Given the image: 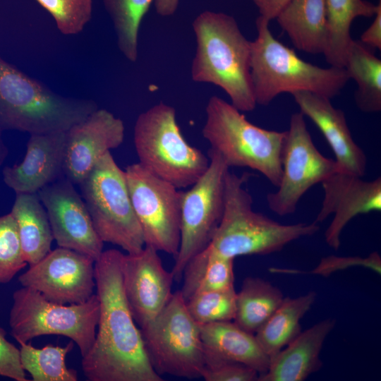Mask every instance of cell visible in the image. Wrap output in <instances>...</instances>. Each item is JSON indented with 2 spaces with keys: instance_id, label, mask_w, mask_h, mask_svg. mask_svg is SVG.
Returning <instances> with one entry per match:
<instances>
[{
  "instance_id": "1",
  "label": "cell",
  "mask_w": 381,
  "mask_h": 381,
  "mask_svg": "<svg viewBox=\"0 0 381 381\" xmlns=\"http://www.w3.org/2000/svg\"><path fill=\"white\" fill-rule=\"evenodd\" d=\"M123 254L117 249L103 250L95 262L99 315L94 343L82 357V369L89 381H162L150 362L124 294Z\"/></svg>"
},
{
  "instance_id": "2",
  "label": "cell",
  "mask_w": 381,
  "mask_h": 381,
  "mask_svg": "<svg viewBox=\"0 0 381 381\" xmlns=\"http://www.w3.org/2000/svg\"><path fill=\"white\" fill-rule=\"evenodd\" d=\"M193 28L196 49L192 79L222 88L241 112L253 111L257 104L250 71V41L236 20L226 13L206 11L196 17Z\"/></svg>"
},
{
  "instance_id": "3",
  "label": "cell",
  "mask_w": 381,
  "mask_h": 381,
  "mask_svg": "<svg viewBox=\"0 0 381 381\" xmlns=\"http://www.w3.org/2000/svg\"><path fill=\"white\" fill-rule=\"evenodd\" d=\"M269 23L258 16L257 37L250 42V71L256 104L267 106L282 93L305 91L329 99L338 95L350 79L345 68H322L305 61L275 39Z\"/></svg>"
},
{
  "instance_id": "4",
  "label": "cell",
  "mask_w": 381,
  "mask_h": 381,
  "mask_svg": "<svg viewBox=\"0 0 381 381\" xmlns=\"http://www.w3.org/2000/svg\"><path fill=\"white\" fill-rule=\"evenodd\" d=\"M248 174L228 171L225 178L224 208L221 222L207 246L223 257L265 255L282 250L297 239L319 231L315 222L284 224L253 209V198L244 185Z\"/></svg>"
},
{
  "instance_id": "5",
  "label": "cell",
  "mask_w": 381,
  "mask_h": 381,
  "mask_svg": "<svg viewBox=\"0 0 381 381\" xmlns=\"http://www.w3.org/2000/svg\"><path fill=\"white\" fill-rule=\"evenodd\" d=\"M98 109L62 96L0 57V130L30 134L67 131Z\"/></svg>"
},
{
  "instance_id": "6",
  "label": "cell",
  "mask_w": 381,
  "mask_h": 381,
  "mask_svg": "<svg viewBox=\"0 0 381 381\" xmlns=\"http://www.w3.org/2000/svg\"><path fill=\"white\" fill-rule=\"evenodd\" d=\"M202 134L230 167H246L262 174L274 186H279L282 155L286 131L255 126L231 103L211 97L205 108Z\"/></svg>"
},
{
  "instance_id": "7",
  "label": "cell",
  "mask_w": 381,
  "mask_h": 381,
  "mask_svg": "<svg viewBox=\"0 0 381 381\" xmlns=\"http://www.w3.org/2000/svg\"><path fill=\"white\" fill-rule=\"evenodd\" d=\"M133 142L138 162L179 189L192 186L209 167V157L187 142L175 109L164 102L138 116Z\"/></svg>"
},
{
  "instance_id": "8",
  "label": "cell",
  "mask_w": 381,
  "mask_h": 381,
  "mask_svg": "<svg viewBox=\"0 0 381 381\" xmlns=\"http://www.w3.org/2000/svg\"><path fill=\"white\" fill-rule=\"evenodd\" d=\"M99 315L96 294L81 303L60 304L22 286L13 294L8 324L18 344L42 335H61L73 341L84 357L94 343Z\"/></svg>"
},
{
  "instance_id": "9",
  "label": "cell",
  "mask_w": 381,
  "mask_h": 381,
  "mask_svg": "<svg viewBox=\"0 0 381 381\" xmlns=\"http://www.w3.org/2000/svg\"><path fill=\"white\" fill-rule=\"evenodd\" d=\"M94 228L104 243L128 254L145 247L141 227L131 203L124 170L111 152L102 157L79 183Z\"/></svg>"
},
{
  "instance_id": "10",
  "label": "cell",
  "mask_w": 381,
  "mask_h": 381,
  "mask_svg": "<svg viewBox=\"0 0 381 381\" xmlns=\"http://www.w3.org/2000/svg\"><path fill=\"white\" fill-rule=\"evenodd\" d=\"M140 330L148 358L158 375L202 377L205 352L200 325L188 313L180 290L173 293L162 312Z\"/></svg>"
},
{
  "instance_id": "11",
  "label": "cell",
  "mask_w": 381,
  "mask_h": 381,
  "mask_svg": "<svg viewBox=\"0 0 381 381\" xmlns=\"http://www.w3.org/2000/svg\"><path fill=\"white\" fill-rule=\"evenodd\" d=\"M207 169L186 191H182L180 244L171 270L174 281L182 279L189 260L210 243L222 218L225 178L229 168L210 150Z\"/></svg>"
},
{
  "instance_id": "12",
  "label": "cell",
  "mask_w": 381,
  "mask_h": 381,
  "mask_svg": "<svg viewBox=\"0 0 381 381\" xmlns=\"http://www.w3.org/2000/svg\"><path fill=\"white\" fill-rule=\"evenodd\" d=\"M124 173L145 246L175 257L180 244L183 190L139 162L128 165Z\"/></svg>"
},
{
  "instance_id": "13",
  "label": "cell",
  "mask_w": 381,
  "mask_h": 381,
  "mask_svg": "<svg viewBox=\"0 0 381 381\" xmlns=\"http://www.w3.org/2000/svg\"><path fill=\"white\" fill-rule=\"evenodd\" d=\"M282 167L277 190L266 197L270 210L279 216L294 213L301 198L311 187L338 171L335 161L325 157L315 147L301 111L291 116Z\"/></svg>"
},
{
  "instance_id": "14",
  "label": "cell",
  "mask_w": 381,
  "mask_h": 381,
  "mask_svg": "<svg viewBox=\"0 0 381 381\" xmlns=\"http://www.w3.org/2000/svg\"><path fill=\"white\" fill-rule=\"evenodd\" d=\"M95 260L71 249L58 247L18 277L22 286L60 304L81 303L94 295Z\"/></svg>"
},
{
  "instance_id": "15",
  "label": "cell",
  "mask_w": 381,
  "mask_h": 381,
  "mask_svg": "<svg viewBox=\"0 0 381 381\" xmlns=\"http://www.w3.org/2000/svg\"><path fill=\"white\" fill-rule=\"evenodd\" d=\"M58 246L86 255L96 261L104 242L96 232L86 205L65 176L38 192Z\"/></svg>"
},
{
  "instance_id": "16",
  "label": "cell",
  "mask_w": 381,
  "mask_h": 381,
  "mask_svg": "<svg viewBox=\"0 0 381 381\" xmlns=\"http://www.w3.org/2000/svg\"><path fill=\"white\" fill-rule=\"evenodd\" d=\"M121 274L130 310L141 329L152 322L171 299L173 274L164 268L158 251L147 246L137 253L123 254Z\"/></svg>"
},
{
  "instance_id": "17",
  "label": "cell",
  "mask_w": 381,
  "mask_h": 381,
  "mask_svg": "<svg viewBox=\"0 0 381 381\" xmlns=\"http://www.w3.org/2000/svg\"><path fill=\"white\" fill-rule=\"evenodd\" d=\"M321 184L324 198L314 222H322L334 215L325 232V239L337 250L341 245V233L352 219L381 210V178L365 181L361 176L337 171Z\"/></svg>"
},
{
  "instance_id": "18",
  "label": "cell",
  "mask_w": 381,
  "mask_h": 381,
  "mask_svg": "<svg viewBox=\"0 0 381 381\" xmlns=\"http://www.w3.org/2000/svg\"><path fill=\"white\" fill-rule=\"evenodd\" d=\"M123 122L104 109H97L66 131L64 176L74 185L89 174L106 153L123 141Z\"/></svg>"
},
{
  "instance_id": "19",
  "label": "cell",
  "mask_w": 381,
  "mask_h": 381,
  "mask_svg": "<svg viewBox=\"0 0 381 381\" xmlns=\"http://www.w3.org/2000/svg\"><path fill=\"white\" fill-rule=\"evenodd\" d=\"M66 131L30 134L23 161L2 171L16 193H37L64 176Z\"/></svg>"
},
{
  "instance_id": "20",
  "label": "cell",
  "mask_w": 381,
  "mask_h": 381,
  "mask_svg": "<svg viewBox=\"0 0 381 381\" xmlns=\"http://www.w3.org/2000/svg\"><path fill=\"white\" fill-rule=\"evenodd\" d=\"M292 96L304 116L308 117L321 131L335 156L338 171L363 177L367 157L354 141L344 112L335 108L330 99L310 92H298Z\"/></svg>"
},
{
  "instance_id": "21",
  "label": "cell",
  "mask_w": 381,
  "mask_h": 381,
  "mask_svg": "<svg viewBox=\"0 0 381 381\" xmlns=\"http://www.w3.org/2000/svg\"><path fill=\"white\" fill-rule=\"evenodd\" d=\"M336 320L327 318L301 333L270 361L267 370L258 381H303L322 367L323 344Z\"/></svg>"
},
{
  "instance_id": "22",
  "label": "cell",
  "mask_w": 381,
  "mask_h": 381,
  "mask_svg": "<svg viewBox=\"0 0 381 381\" xmlns=\"http://www.w3.org/2000/svg\"><path fill=\"white\" fill-rule=\"evenodd\" d=\"M205 359L239 363L253 368L259 375L265 373L270 358L259 345L254 334L240 327L234 321L200 325Z\"/></svg>"
},
{
  "instance_id": "23",
  "label": "cell",
  "mask_w": 381,
  "mask_h": 381,
  "mask_svg": "<svg viewBox=\"0 0 381 381\" xmlns=\"http://www.w3.org/2000/svg\"><path fill=\"white\" fill-rule=\"evenodd\" d=\"M296 48L323 54L327 40L325 0H290L275 18Z\"/></svg>"
},
{
  "instance_id": "24",
  "label": "cell",
  "mask_w": 381,
  "mask_h": 381,
  "mask_svg": "<svg viewBox=\"0 0 381 381\" xmlns=\"http://www.w3.org/2000/svg\"><path fill=\"white\" fill-rule=\"evenodd\" d=\"M28 265H32L50 250L54 240L47 211L37 193H16L10 212Z\"/></svg>"
},
{
  "instance_id": "25",
  "label": "cell",
  "mask_w": 381,
  "mask_h": 381,
  "mask_svg": "<svg viewBox=\"0 0 381 381\" xmlns=\"http://www.w3.org/2000/svg\"><path fill=\"white\" fill-rule=\"evenodd\" d=\"M316 298L315 291L295 298L284 297L277 309L254 334L270 361L301 333V320L310 310Z\"/></svg>"
},
{
  "instance_id": "26",
  "label": "cell",
  "mask_w": 381,
  "mask_h": 381,
  "mask_svg": "<svg viewBox=\"0 0 381 381\" xmlns=\"http://www.w3.org/2000/svg\"><path fill=\"white\" fill-rule=\"evenodd\" d=\"M327 40L324 55L331 66L344 68L353 39L351 26L357 17L375 16L378 4L365 0H325Z\"/></svg>"
},
{
  "instance_id": "27",
  "label": "cell",
  "mask_w": 381,
  "mask_h": 381,
  "mask_svg": "<svg viewBox=\"0 0 381 381\" xmlns=\"http://www.w3.org/2000/svg\"><path fill=\"white\" fill-rule=\"evenodd\" d=\"M284 298L282 291L270 282L257 277H247L240 291L236 292L234 322L246 331L255 334Z\"/></svg>"
},
{
  "instance_id": "28",
  "label": "cell",
  "mask_w": 381,
  "mask_h": 381,
  "mask_svg": "<svg viewBox=\"0 0 381 381\" xmlns=\"http://www.w3.org/2000/svg\"><path fill=\"white\" fill-rule=\"evenodd\" d=\"M349 78L357 84L356 107L364 113L381 111V61L359 40H353L344 66Z\"/></svg>"
},
{
  "instance_id": "29",
  "label": "cell",
  "mask_w": 381,
  "mask_h": 381,
  "mask_svg": "<svg viewBox=\"0 0 381 381\" xmlns=\"http://www.w3.org/2000/svg\"><path fill=\"white\" fill-rule=\"evenodd\" d=\"M234 259L205 248L187 263L181 291L185 301L196 293L234 287Z\"/></svg>"
},
{
  "instance_id": "30",
  "label": "cell",
  "mask_w": 381,
  "mask_h": 381,
  "mask_svg": "<svg viewBox=\"0 0 381 381\" xmlns=\"http://www.w3.org/2000/svg\"><path fill=\"white\" fill-rule=\"evenodd\" d=\"M21 365L32 381H77L78 373L66 364V357L74 347L73 341L65 346L49 344L35 348L30 343H20Z\"/></svg>"
},
{
  "instance_id": "31",
  "label": "cell",
  "mask_w": 381,
  "mask_h": 381,
  "mask_svg": "<svg viewBox=\"0 0 381 381\" xmlns=\"http://www.w3.org/2000/svg\"><path fill=\"white\" fill-rule=\"evenodd\" d=\"M155 0H103L113 22L117 45L123 55L135 62L138 54L141 21Z\"/></svg>"
},
{
  "instance_id": "32",
  "label": "cell",
  "mask_w": 381,
  "mask_h": 381,
  "mask_svg": "<svg viewBox=\"0 0 381 381\" xmlns=\"http://www.w3.org/2000/svg\"><path fill=\"white\" fill-rule=\"evenodd\" d=\"M234 287L196 293L186 305L193 320L200 325L234 321L236 310Z\"/></svg>"
},
{
  "instance_id": "33",
  "label": "cell",
  "mask_w": 381,
  "mask_h": 381,
  "mask_svg": "<svg viewBox=\"0 0 381 381\" xmlns=\"http://www.w3.org/2000/svg\"><path fill=\"white\" fill-rule=\"evenodd\" d=\"M55 20L58 30L65 35L81 32L92 13V0H35Z\"/></svg>"
},
{
  "instance_id": "34",
  "label": "cell",
  "mask_w": 381,
  "mask_h": 381,
  "mask_svg": "<svg viewBox=\"0 0 381 381\" xmlns=\"http://www.w3.org/2000/svg\"><path fill=\"white\" fill-rule=\"evenodd\" d=\"M28 265L11 212L0 216V284H8Z\"/></svg>"
},
{
  "instance_id": "35",
  "label": "cell",
  "mask_w": 381,
  "mask_h": 381,
  "mask_svg": "<svg viewBox=\"0 0 381 381\" xmlns=\"http://www.w3.org/2000/svg\"><path fill=\"white\" fill-rule=\"evenodd\" d=\"M360 267L369 269L378 274L381 273V258L377 252H373L368 256H337L329 255L321 258L318 265L309 271L296 269L271 267L270 272L278 274H308L329 277L334 273L351 267Z\"/></svg>"
},
{
  "instance_id": "36",
  "label": "cell",
  "mask_w": 381,
  "mask_h": 381,
  "mask_svg": "<svg viewBox=\"0 0 381 381\" xmlns=\"http://www.w3.org/2000/svg\"><path fill=\"white\" fill-rule=\"evenodd\" d=\"M258 371L246 365L217 359H205L201 378L205 381H258Z\"/></svg>"
},
{
  "instance_id": "37",
  "label": "cell",
  "mask_w": 381,
  "mask_h": 381,
  "mask_svg": "<svg viewBox=\"0 0 381 381\" xmlns=\"http://www.w3.org/2000/svg\"><path fill=\"white\" fill-rule=\"evenodd\" d=\"M6 332L0 327V375L16 381H28L20 357V349L6 339Z\"/></svg>"
},
{
  "instance_id": "38",
  "label": "cell",
  "mask_w": 381,
  "mask_h": 381,
  "mask_svg": "<svg viewBox=\"0 0 381 381\" xmlns=\"http://www.w3.org/2000/svg\"><path fill=\"white\" fill-rule=\"evenodd\" d=\"M360 41L368 47L381 49V0H379L374 20L363 32Z\"/></svg>"
},
{
  "instance_id": "39",
  "label": "cell",
  "mask_w": 381,
  "mask_h": 381,
  "mask_svg": "<svg viewBox=\"0 0 381 381\" xmlns=\"http://www.w3.org/2000/svg\"><path fill=\"white\" fill-rule=\"evenodd\" d=\"M260 16L268 21L275 19L290 0H252Z\"/></svg>"
},
{
  "instance_id": "40",
  "label": "cell",
  "mask_w": 381,
  "mask_h": 381,
  "mask_svg": "<svg viewBox=\"0 0 381 381\" xmlns=\"http://www.w3.org/2000/svg\"><path fill=\"white\" fill-rule=\"evenodd\" d=\"M179 0H155L157 13L162 16H169L176 11Z\"/></svg>"
},
{
  "instance_id": "41",
  "label": "cell",
  "mask_w": 381,
  "mask_h": 381,
  "mask_svg": "<svg viewBox=\"0 0 381 381\" xmlns=\"http://www.w3.org/2000/svg\"><path fill=\"white\" fill-rule=\"evenodd\" d=\"M2 131L0 130V166L3 164L8 155V149L2 136Z\"/></svg>"
}]
</instances>
